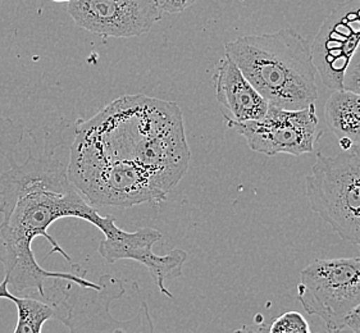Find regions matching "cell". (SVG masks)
Here are the masks:
<instances>
[{
    "instance_id": "6da1fadb",
    "label": "cell",
    "mask_w": 360,
    "mask_h": 333,
    "mask_svg": "<svg viewBox=\"0 0 360 333\" xmlns=\"http://www.w3.org/2000/svg\"><path fill=\"white\" fill-rule=\"evenodd\" d=\"M191 159L181 108L126 95L79 121L67 177L93 208L163 202Z\"/></svg>"
},
{
    "instance_id": "7a4b0ae2",
    "label": "cell",
    "mask_w": 360,
    "mask_h": 333,
    "mask_svg": "<svg viewBox=\"0 0 360 333\" xmlns=\"http://www.w3.org/2000/svg\"><path fill=\"white\" fill-rule=\"evenodd\" d=\"M0 263L8 287L17 292L31 291L44 300L45 286L51 280H65L87 289H99V283L79 275L77 266L68 273L44 269L32 252L34 240L41 236L51 245V253L71 256L48 233L54 222L63 218H79L110 237L118 227L113 216H101L84 200L67 177V169L49 159H30L9 171L0 190ZM49 254V255H51Z\"/></svg>"
},
{
    "instance_id": "3957f363",
    "label": "cell",
    "mask_w": 360,
    "mask_h": 333,
    "mask_svg": "<svg viewBox=\"0 0 360 333\" xmlns=\"http://www.w3.org/2000/svg\"><path fill=\"white\" fill-rule=\"evenodd\" d=\"M224 54L269 105L302 110L317 102L311 48L292 27L238 37L224 45Z\"/></svg>"
},
{
    "instance_id": "277c9868",
    "label": "cell",
    "mask_w": 360,
    "mask_h": 333,
    "mask_svg": "<svg viewBox=\"0 0 360 333\" xmlns=\"http://www.w3.org/2000/svg\"><path fill=\"white\" fill-rule=\"evenodd\" d=\"M99 289H87L65 280H51L45 286L44 301L54 311L70 333H154V325L143 304L130 319L120 320L110 312L112 303L123 296L122 280L115 275H103Z\"/></svg>"
},
{
    "instance_id": "5b68a950",
    "label": "cell",
    "mask_w": 360,
    "mask_h": 333,
    "mask_svg": "<svg viewBox=\"0 0 360 333\" xmlns=\"http://www.w3.org/2000/svg\"><path fill=\"white\" fill-rule=\"evenodd\" d=\"M305 183L311 210L341 240L360 247V146L333 157L318 152Z\"/></svg>"
},
{
    "instance_id": "8992f818",
    "label": "cell",
    "mask_w": 360,
    "mask_h": 333,
    "mask_svg": "<svg viewBox=\"0 0 360 333\" xmlns=\"http://www.w3.org/2000/svg\"><path fill=\"white\" fill-rule=\"evenodd\" d=\"M297 299L304 311L322 319L328 332L360 304V258L316 259L300 272Z\"/></svg>"
},
{
    "instance_id": "52a82bcc",
    "label": "cell",
    "mask_w": 360,
    "mask_h": 333,
    "mask_svg": "<svg viewBox=\"0 0 360 333\" xmlns=\"http://www.w3.org/2000/svg\"><path fill=\"white\" fill-rule=\"evenodd\" d=\"M318 126L316 104H311L302 110H286L269 105L263 118L232 124L229 129L244 136L252 152L268 157L277 154L300 157L314 152L321 136Z\"/></svg>"
},
{
    "instance_id": "ba28073f",
    "label": "cell",
    "mask_w": 360,
    "mask_h": 333,
    "mask_svg": "<svg viewBox=\"0 0 360 333\" xmlns=\"http://www.w3.org/2000/svg\"><path fill=\"white\" fill-rule=\"evenodd\" d=\"M360 44V0H346L324 18L314 37L311 58L324 86L342 90L347 65Z\"/></svg>"
},
{
    "instance_id": "9c48e42d",
    "label": "cell",
    "mask_w": 360,
    "mask_h": 333,
    "mask_svg": "<svg viewBox=\"0 0 360 333\" xmlns=\"http://www.w3.org/2000/svg\"><path fill=\"white\" fill-rule=\"evenodd\" d=\"M67 11L79 29L105 37L144 35L163 15L157 0H73Z\"/></svg>"
},
{
    "instance_id": "30bf717a",
    "label": "cell",
    "mask_w": 360,
    "mask_h": 333,
    "mask_svg": "<svg viewBox=\"0 0 360 333\" xmlns=\"http://www.w3.org/2000/svg\"><path fill=\"white\" fill-rule=\"evenodd\" d=\"M162 233L150 227L127 232L118 228L110 237H104L98 252L107 263L118 261H134L145 266L152 275L153 281L160 292L172 299L167 289V280H173L182 275L188 254L181 249H174L166 255L154 253L153 247L162 240Z\"/></svg>"
},
{
    "instance_id": "8fae6325",
    "label": "cell",
    "mask_w": 360,
    "mask_h": 333,
    "mask_svg": "<svg viewBox=\"0 0 360 333\" xmlns=\"http://www.w3.org/2000/svg\"><path fill=\"white\" fill-rule=\"evenodd\" d=\"M217 102L219 103L227 126L263 118L269 104L246 80L229 57L224 56L213 76Z\"/></svg>"
},
{
    "instance_id": "7c38bea8",
    "label": "cell",
    "mask_w": 360,
    "mask_h": 333,
    "mask_svg": "<svg viewBox=\"0 0 360 333\" xmlns=\"http://www.w3.org/2000/svg\"><path fill=\"white\" fill-rule=\"evenodd\" d=\"M324 118L340 141L360 146V95L335 91L326 104Z\"/></svg>"
},
{
    "instance_id": "4fadbf2b",
    "label": "cell",
    "mask_w": 360,
    "mask_h": 333,
    "mask_svg": "<svg viewBox=\"0 0 360 333\" xmlns=\"http://www.w3.org/2000/svg\"><path fill=\"white\" fill-rule=\"evenodd\" d=\"M0 299H8L17 306V326L13 333H41L44 323L54 318V311L44 300L32 295L18 296L8 290V283L3 280L0 283Z\"/></svg>"
},
{
    "instance_id": "5bb4252c",
    "label": "cell",
    "mask_w": 360,
    "mask_h": 333,
    "mask_svg": "<svg viewBox=\"0 0 360 333\" xmlns=\"http://www.w3.org/2000/svg\"><path fill=\"white\" fill-rule=\"evenodd\" d=\"M269 333H311L307 319L300 313L288 312L274 319Z\"/></svg>"
},
{
    "instance_id": "9a60e30c",
    "label": "cell",
    "mask_w": 360,
    "mask_h": 333,
    "mask_svg": "<svg viewBox=\"0 0 360 333\" xmlns=\"http://www.w3.org/2000/svg\"><path fill=\"white\" fill-rule=\"evenodd\" d=\"M342 90L360 95V49L354 53L353 58L346 68Z\"/></svg>"
},
{
    "instance_id": "2e32d148",
    "label": "cell",
    "mask_w": 360,
    "mask_h": 333,
    "mask_svg": "<svg viewBox=\"0 0 360 333\" xmlns=\"http://www.w3.org/2000/svg\"><path fill=\"white\" fill-rule=\"evenodd\" d=\"M195 1L196 0H157V4L162 13L176 15L191 7Z\"/></svg>"
},
{
    "instance_id": "e0dca14e",
    "label": "cell",
    "mask_w": 360,
    "mask_h": 333,
    "mask_svg": "<svg viewBox=\"0 0 360 333\" xmlns=\"http://www.w3.org/2000/svg\"><path fill=\"white\" fill-rule=\"evenodd\" d=\"M344 329L352 333H360V304L346 315L344 319Z\"/></svg>"
},
{
    "instance_id": "ac0fdd59",
    "label": "cell",
    "mask_w": 360,
    "mask_h": 333,
    "mask_svg": "<svg viewBox=\"0 0 360 333\" xmlns=\"http://www.w3.org/2000/svg\"><path fill=\"white\" fill-rule=\"evenodd\" d=\"M233 333H269V326L264 322H255L249 326H243Z\"/></svg>"
},
{
    "instance_id": "d6986e66",
    "label": "cell",
    "mask_w": 360,
    "mask_h": 333,
    "mask_svg": "<svg viewBox=\"0 0 360 333\" xmlns=\"http://www.w3.org/2000/svg\"><path fill=\"white\" fill-rule=\"evenodd\" d=\"M53 1H57V3H71L73 0H53Z\"/></svg>"
},
{
    "instance_id": "ffe728a7",
    "label": "cell",
    "mask_w": 360,
    "mask_h": 333,
    "mask_svg": "<svg viewBox=\"0 0 360 333\" xmlns=\"http://www.w3.org/2000/svg\"><path fill=\"white\" fill-rule=\"evenodd\" d=\"M332 333H352L350 331H346V329H342V331H338V332H332Z\"/></svg>"
},
{
    "instance_id": "44dd1931",
    "label": "cell",
    "mask_w": 360,
    "mask_h": 333,
    "mask_svg": "<svg viewBox=\"0 0 360 333\" xmlns=\"http://www.w3.org/2000/svg\"><path fill=\"white\" fill-rule=\"evenodd\" d=\"M359 49H360V44H359Z\"/></svg>"
},
{
    "instance_id": "7402d4cb",
    "label": "cell",
    "mask_w": 360,
    "mask_h": 333,
    "mask_svg": "<svg viewBox=\"0 0 360 333\" xmlns=\"http://www.w3.org/2000/svg\"></svg>"
}]
</instances>
